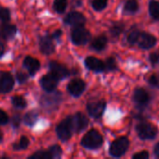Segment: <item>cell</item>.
Here are the masks:
<instances>
[{
    "instance_id": "cell-1",
    "label": "cell",
    "mask_w": 159,
    "mask_h": 159,
    "mask_svg": "<svg viewBox=\"0 0 159 159\" xmlns=\"http://www.w3.org/2000/svg\"><path fill=\"white\" fill-rule=\"evenodd\" d=\"M62 101V95L61 92H47L43 94L40 98V104L43 109H47L48 111H54L58 108Z\"/></svg>"
},
{
    "instance_id": "cell-2",
    "label": "cell",
    "mask_w": 159,
    "mask_h": 159,
    "mask_svg": "<svg viewBox=\"0 0 159 159\" xmlns=\"http://www.w3.org/2000/svg\"><path fill=\"white\" fill-rule=\"evenodd\" d=\"M103 143V138L99 131L96 129L89 130L82 139L81 144L87 149L95 150L100 148Z\"/></svg>"
},
{
    "instance_id": "cell-3",
    "label": "cell",
    "mask_w": 159,
    "mask_h": 159,
    "mask_svg": "<svg viewBox=\"0 0 159 159\" xmlns=\"http://www.w3.org/2000/svg\"><path fill=\"white\" fill-rule=\"evenodd\" d=\"M74 132L73 124H72V116H67L63 119L56 128V133L58 138L62 142H67L71 139L72 134Z\"/></svg>"
},
{
    "instance_id": "cell-4",
    "label": "cell",
    "mask_w": 159,
    "mask_h": 159,
    "mask_svg": "<svg viewBox=\"0 0 159 159\" xmlns=\"http://www.w3.org/2000/svg\"><path fill=\"white\" fill-rule=\"evenodd\" d=\"M129 146V141L127 137H119L115 140L110 145V155L114 157H122Z\"/></svg>"
},
{
    "instance_id": "cell-5",
    "label": "cell",
    "mask_w": 159,
    "mask_h": 159,
    "mask_svg": "<svg viewBox=\"0 0 159 159\" xmlns=\"http://www.w3.org/2000/svg\"><path fill=\"white\" fill-rule=\"evenodd\" d=\"M71 38H72V42L75 45L77 46L85 45L90 40V33L83 26L75 27V29L72 31Z\"/></svg>"
},
{
    "instance_id": "cell-6",
    "label": "cell",
    "mask_w": 159,
    "mask_h": 159,
    "mask_svg": "<svg viewBox=\"0 0 159 159\" xmlns=\"http://www.w3.org/2000/svg\"><path fill=\"white\" fill-rule=\"evenodd\" d=\"M137 133L142 140H152L157 134V128L148 123V122H142L136 127Z\"/></svg>"
},
{
    "instance_id": "cell-7",
    "label": "cell",
    "mask_w": 159,
    "mask_h": 159,
    "mask_svg": "<svg viewBox=\"0 0 159 159\" xmlns=\"http://www.w3.org/2000/svg\"><path fill=\"white\" fill-rule=\"evenodd\" d=\"M105 106H106V103L102 100L92 101V102H88L87 110L90 116H92L94 118H100L105 110Z\"/></svg>"
},
{
    "instance_id": "cell-8",
    "label": "cell",
    "mask_w": 159,
    "mask_h": 159,
    "mask_svg": "<svg viewBox=\"0 0 159 159\" xmlns=\"http://www.w3.org/2000/svg\"><path fill=\"white\" fill-rule=\"evenodd\" d=\"M59 81L60 79L57 76H55L52 73H48L41 77L40 85H41V88L46 92H51L55 90V89L58 86Z\"/></svg>"
},
{
    "instance_id": "cell-9",
    "label": "cell",
    "mask_w": 159,
    "mask_h": 159,
    "mask_svg": "<svg viewBox=\"0 0 159 159\" xmlns=\"http://www.w3.org/2000/svg\"><path fill=\"white\" fill-rule=\"evenodd\" d=\"M54 40L55 39L53 38L52 34H47L39 38V48L43 54L50 55L54 52L55 50Z\"/></svg>"
},
{
    "instance_id": "cell-10",
    "label": "cell",
    "mask_w": 159,
    "mask_h": 159,
    "mask_svg": "<svg viewBox=\"0 0 159 159\" xmlns=\"http://www.w3.org/2000/svg\"><path fill=\"white\" fill-rule=\"evenodd\" d=\"M72 116L73 129L75 132L79 133L87 129V127L89 125V119L84 114L76 113L75 116Z\"/></svg>"
},
{
    "instance_id": "cell-11",
    "label": "cell",
    "mask_w": 159,
    "mask_h": 159,
    "mask_svg": "<svg viewBox=\"0 0 159 159\" xmlns=\"http://www.w3.org/2000/svg\"><path fill=\"white\" fill-rule=\"evenodd\" d=\"M14 87V78L7 72L0 73V93L6 94L12 90Z\"/></svg>"
},
{
    "instance_id": "cell-12",
    "label": "cell",
    "mask_w": 159,
    "mask_h": 159,
    "mask_svg": "<svg viewBox=\"0 0 159 159\" xmlns=\"http://www.w3.org/2000/svg\"><path fill=\"white\" fill-rule=\"evenodd\" d=\"M64 22L67 25L73 26V27H78L83 26L86 23V18L85 16L77 11H72L67 14V16L64 18Z\"/></svg>"
},
{
    "instance_id": "cell-13",
    "label": "cell",
    "mask_w": 159,
    "mask_h": 159,
    "mask_svg": "<svg viewBox=\"0 0 159 159\" xmlns=\"http://www.w3.org/2000/svg\"><path fill=\"white\" fill-rule=\"evenodd\" d=\"M49 70L55 76H57L60 80L64 79L70 75L69 69L64 66L63 64L57 62V61H50L49 62Z\"/></svg>"
},
{
    "instance_id": "cell-14",
    "label": "cell",
    "mask_w": 159,
    "mask_h": 159,
    "mask_svg": "<svg viewBox=\"0 0 159 159\" xmlns=\"http://www.w3.org/2000/svg\"><path fill=\"white\" fill-rule=\"evenodd\" d=\"M85 89H86V83L79 78L72 80L67 86L68 92L74 97H79L80 95H82Z\"/></svg>"
},
{
    "instance_id": "cell-15",
    "label": "cell",
    "mask_w": 159,
    "mask_h": 159,
    "mask_svg": "<svg viewBox=\"0 0 159 159\" xmlns=\"http://www.w3.org/2000/svg\"><path fill=\"white\" fill-rule=\"evenodd\" d=\"M156 43L157 38L148 33H141L137 41V45L143 49H149L153 48L156 45Z\"/></svg>"
},
{
    "instance_id": "cell-16",
    "label": "cell",
    "mask_w": 159,
    "mask_h": 159,
    "mask_svg": "<svg viewBox=\"0 0 159 159\" xmlns=\"http://www.w3.org/2000/svg\"><path fill=\"white\" fill-rule=\"evenodd\" d=\"M85 64L88 69H89L90 71H93V72L101 73L105 70L104 62L95 57H88L85 60Z\"/></svg>"
},
{
    "instance_id": "cell-17",
    "label": "cell",
    "mask_w": 159,
    "mask_h": 159,
    "mask_svg": "<svg viewBox=\"0 0 159 159\" xmlns=\"http://www.w3.org/2000/svg\"><path fill=\"white\" fill-rule=\"evenodd\" d=\"M17 33V27L14 24H9L7 22H3L0 27V37L4 40L12 39Z\"/></svg>"
},
{
    "instance_id": "cell-18",
    "label": "cell",
    "mask_w": 159,
    "mask_h": 159,
    "mask_svg": "<svg viewBox=\"0 0 159 159\" xmlns=\"http://www.w3.org/2000/svg\"><path fill=\"white\" fill-rule=\"evenodd\" d=\"M133 99H134V102L137 103V105L145 106L150 102V95L148 94V92L145 89L139 88V89H135Z\"/></svg>"
},
{
    "instance_id": "cell-19",
    "label": "cell",
    "mask_w": 159,
    "mask_h": 159,
    "mask_svg": "<svg viewBox=\"0 0 159 159\" xmlns=\"http://www.w3.org/2000/svg\"><path fill=\"white\" fill-rule=\"evenodd\" d=\"M23 66L27 69L29 75L31 76H33L40 69V62L35 58H33L31 56H27L23 61Z\"/></svg>"
},
{
    "instance_id": "cell-20",
    "label": "cell",
    "mask_w": 159,
    "mask_h": 159,
    "mask_svg": "<svg viewBox=\"0 0 159 159\" xmlns=\"http://www.w3.org/2000/svg\"><path fill=\"white\" fill-rule=\"evenodd\" d=\"M106 45H107L106 36L105 35H99L92 40V42L90 44V48L95 51H102L105 48Z\"/></svg>"
},
{
    "instance_id": "cell-21",
    "label": "cell",
    "mask_w": 159,
    "mask_h": 159,
    "mask_svg": "<svg viewBox=\"0 0 159 159\" xmlns=\"http://www.w3.org/2000/svg\"><path fill=\"white\" fill-rule=\"evenodd\" d=\"M38 118V114L35 110H32L29 111L28 113H26L23 116V123L28 126V127H33Z\"/></svg>"
},
{
    "instance_id": "cell-22",
    "label": "cell",
    "mask_w": 159,
    "mask_h": 159,
    "mask_svg": "<svg viewBox=\"0 0 159 159\" xmlns=\"http://www.w3.org/2000/svg\"><path fill=\"white\" fill-rule=\"evenodd\" d=\"M139 8V4L137 2V0H128L125 3V7H124V11L128 14H131V13H135Z\"/></svg>"
},
{
    "instance_id": "cell-23",
    "label": "cell",
    "mask_w": 159,
    "mask_h": 159,
    "mask_svg": "<svg viewBox=\"0 0 159 159\" xmlns=\"http://www.w3.org/2000/svg\"><path fill=\"white\" fill-rule=\"evenodd\" d=\"M149 11L151 16L157 20H159V1L157 0H152L149 4Z\"/></svg>"
},
{
    "instance_id": "cell-24",
    "label": "cell",
    "mask_w": 159,
    "mask_h": 159,
    "mask_svg": "<svg viewBox=\"0 0 159 159\" xmlns=\"http://www.w3.org/2000/svg\"><path fill=\"white\" fill-rule=\"evenodd\" d=\"M11 102H12V105L16 109H24L27 106V102L25 99L21 96H14Z\"/></svg>"
},
{
    "instance_id": "cell-25",
    "label": "cell",
    "mask_w": 159,
    "mask_h": 159,
    "mask_svg": "<svg viewBox=\"0 0 159 159\" xmlns=\"http://www.w3.org/2000/svg\"><path fill=\"white\" fill-rule=\"evenodd\" d=\"M67 0H54L53 3V9L55 10V12L61 14L63 13L67 7Z\"/></svg>"
},
{
    "instance_id": "cell-26",
    "label": "cell",
    "mask_w": 159,
    "mask_h": 159,
    "mask_svg": "<svg viewBox=\"0 0 159 159\" xmlns=\"http://www.w3.org/2000/svg\"><path fill=\"white\" fill-rule=\"evenodd\" d=\"M48 153L50 155V157L51 159H59L61 157V155H62V149L60 145H52L51 147L48 148Z\"/></svg>"
},
{
    "instance_id": "cell-27",
    "label": "cell",
    "mask_w": 159,
    "mask_h": 159,
    "mask_svg": "<svg viewBox=\"0 0 159 159\" xmlns=\"http://www.w3.org/2000/svg\"><path fill=\"white\" fill-rule=\"evenodd\" d=\"M29 146V140L26 136H21V138L20 139V141L16 143H14L13 145V149L16 151H20V150H24Z\"/></svg>"
},
{
    "instance_id": "cell-28",
    "label": "cell",
    "mask_w": 159,
    "mask_h": 159,
    "mask_svg": "<svg viewBox=\"0 0 159 159\" xmlns=\"http://www.w3.org/2000/svg\"><path fill=\"white\" fill-rule=\"evenodd\" d=\"M29 159H51L50 155L48 153V151H37L34 154L31 155L29 157Z\"/></svg>"
},
{
    "instance_id": "cell-29",
    "label": "cell",
    "mask_w": 159,
    "mask_h": 159,
    "mask_svg": "<svg viewBox=\"0 0 159 159\" xmlns=\"http://www.w3.org/2000/svg\"><path fill=\"white\" fill-rule=\"evenodd\" d=\"M0 20L2 22H8L10 20V11L7 7H0Z\"/></svg>"
},
{
    "instance_id": "cell-30",
    "label": "cell",
    "mask_w": 159,
    "mask_h": 159,
    "mask_svg": "<svg viewBox=\"0 0 159 159\" xmlns=\"http://www.w3.org/2000/svg\"><path fill=\"white\" fill-rule=\"evenodd\" d=\"M106 6H107V0H93L92 1V7L97 11H101L104 9Z\"/></svg>"
},
{
    "instance_id": "cell-31",
    "label": "cell",
    "mask_w": 159,
    "mask_h": 159,
    "mask_svg": "<svg viewBox=\"0 0 159 159\" xmlns=\"http://www.w3.org/2000/svg\"><path fill=\"white\" fill-rule=\"evenodd\" d=\"M140 34H141V32L138 31V30L131 31V32L129 34V35H128V41H129V43L131 44V45H136Z\"/></svg>"
},
{
    "instance_id": "cell-32",
    "label": "cell",
    "mask_w": 159,
    "mask_h": 159,
    "mask_svg": "<svg viewBox=\"0 0 159 159\" xmlns=\"http://www.w3.org/2000/svg\"><path fill=\"white\" fill-rule=\"evenodd\" d=\"M104 65H105V70H108V71H114L117 68V64H116V61L114 58H108L106 60V61L104 62Z\"/></svg>"
},
{
    "instance_id": "cell-33",
    "label": "cell",
    "mask_w": 159,
    "mask_h": 159,
    "mask_svg": "<svg viewBox=\"0 0 159 159\" xmlns=\"http://www.w3.org/2000/svg\"><path fill=\"white\" fill-rule=\"evenodd\" d=\"M124 30V25L122 24H114L111 29H110V33L113 36H118Z\"/></svg>"
},
{
    "instance_id": "cell-34",
    "label": "cell",
    "mask_w": 159,
    "mask_h": 159,
    "mask_svg": "<svg viewBox=\"0 0 159 159\" xmlns=\"http://www.w3.org/2000/svg\"><path fill=\"white\" fill-rule=\"evenodd\" d=\"M148 82L149 84L154 87V88H157V89H159V75H152L149 79H148Z\"/></svg>"
},
{
    "instance_id": "cell-35",
    "label": "cell",
    "mask_w": 159,
    "mask_h": 159,
    "mask_svg": "<svg viewBox=\"0 0 159 159\" xmlns=\"http://www.w3.org/2000/svg\"><path fill=\"white\" fill-rule=\"evenodd\" d=\"M20 123H21V116H20V114L14 115L13 117H12V119H11V124H12L13 128L18 129L20 127Z\"/></svg>"
},
{
    "instance_id": "cell-36",
    "label": "cell",
    "mask_w": 159,
    "mask_h": 159,
    "mask_svg": "<svg viewBox=\"0 0 159 159\" xmlns=\"http://www.w3.org/2000/svg\"><path fill=\"white\" fill-rule=\"evenodd\" d=\"M16 78L20 84H24L28 80V75L26 74H24L23 72H18L16 75Z\"/></svg>"
},
{
    "instance_id": "cell-37",
    "label": "cell",
    "mask_w": 159,
    "mask_h": 159,
    "mask_svg": "<svg viewBox=\"0 0 159 159\" xmlns=\"http://www.w3.org/2000/svg\"><path fill=\"white\" fill-rule=\"evenodd\" d=\"M8 123V116L5 111L0 109V125H6Z\"/></svg>"
},
{
    "instance_id": "cell-38",
    "label": "cell",
    "mask_w": 159,
    "mask_h": 159,
    "mask_svg": "<svg viewBox=\"0 0 159 159\" xmlns=\"http://www.w3.org/2000/svg\"><path fill=\"white\" fill-rule=\"evenodd\" d=\"M150 61L152 65L159 64V52H154L150 55Z\"/></svg>"
},
{
    "instance_id": "cell-39",
    "label": "cell",
    "mask_w": 159,
    "mask_h": 159,
    "mask_svg": "<svg viewBox=\"0 0 159 159\" xmlns=\"http://www.w3.org/2000/svg\"><path fill=\"white\" fill-rule=\"evenodd\" d=\"M149 157V154L147 151H142L138 154H135L132 158L133 159H148Z\"/></svg>"
},
{
    "instance_id": "cell-40",
    "label": "cell",
    "mask_w": 159,
    "mask_h": 159,
    "mask_svg": "<svg viewBox=\"0 0 159 159\" xmlns=\"http://www.w3.org/2000/svg\"><path fill=\"white\" fill-rule=\"evenodd\" d=\"M61 35V30H57V31H55V32L52 34V36H53L54 39H59Z\"/></svg>"
},
{
    "instance_id": "cell-41",
    "label": "cell",
    "mask_w": 159,
    "mask_h": 159,
    "mask_svg": "<svg viewBox=\"0 0 159 159\" xmlns=\"http://www.w3.org/2000/svg\"><path fill=\"white\" fill-rule=\"evenodd\" d=\"M4 52H5V46H4L3 42H1V41H0V57H2V56H3Z\"/></svg>"
},
{
    "instance_id": "cell-42",
    "label": "cell",
    "mask_w": 159,
    "mask_h": 159,
    "mask_svg": "<svg viewBox=\"0 0 159 159\" xmlns=\"http://www.w3.org/2000/svg\"><path fill=\"white\" fill-rule=\"evenodd\" d=\"M154 152H155L156 157H159V143H157V145L155 146V150H154Z\"/></svg>"
},
{
    "instance_id": "cell-43",
    "label": "cell",
    "mask_w": 159,
    "mask_h": 159,
    "mask_svg": "<svg viewBox=\"0 0 159 159\" xmlns=\"http://www.w3.org/2000/svg\"><path fill=\"white\" fill-rule=\"evenodd\" d=\"M2 141H3V133L0 130V143H2Z\"/></svg>"
}]
</instances>
